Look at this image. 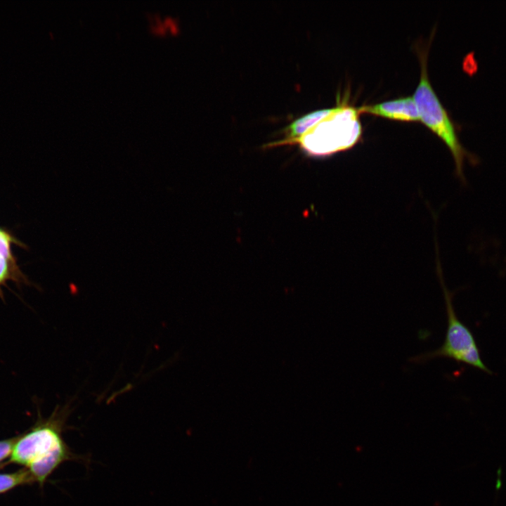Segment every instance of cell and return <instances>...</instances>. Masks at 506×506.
<instances>
[{
  "mask_svg": "<svg viewBox=\"0 0 506 506\" xmlns=\"http://www.w3.org/2000/svg\"><path fill=\"white\" fill-rule=\"evenodd\" d=\"M439 273L447 316V329L443 344L438 349L412 356L409 361L424 364L436 358H450L491 375L481 357L480 350L472 331L458 317L453 304V294L449 292Z\"/></svg>",
  "mask_w": 506,
  "mask_h": 506,
  "instance_id": "obj_3",
  "label": "cell"
},
{
  "mask_svg": "<svg viewBox=\"0 0 506 506\" xmlns=\"http://www.w3.org/2000/svg\"><path fill=\"white\" fill-rule=\"evenodd\" d=\"M333 108L318 110L297 118L284 129V138L266 143L264 148L295 145L306 131L330 114Z\"/></svg>",
  "mask_w": 506,
  "mask_h": 506,
  "instance_id": "obj_6",
  "label": "cell"
},
{
  "mask_svg": "<svg viewBox=\"0 0 506 506\" xmlns=\"http://www.w3.org/2000/svg\"><path fill=\"white\" fill-rule=\"evenodd\" d=\"M34 480L31 473L20 471L14 474H0V493L18 484Z\"/></svg>",
  "mask_w": 506,
  "mask_h": 506,
  "instance_id": "obj_7",
  "label": "cell"
},
{
  "mask_svg": "<svg viewBox=\"0 0 506 506\" xmlns=\"http://www.w3.org/2000/svg\"><path fill=\"white\" fill-rule=\"evenodd\" d=\"M14 441L11 440L0 441V460L6 458L13 450Z\"/></svg>",
  "mask_w": 506,
  "mask_h": 506,
  "instance_id": "obj_10",
  "label": "cell"
},
{
  "mask_svg": "<svg viewBox=\"0 0 506 506\" xmlns=\"http://www.w3.org/2000/svg\"><path fill=\"white\" fill-rule=\"evenodd\" d=\"M11 238L5 231L0 230V258L11 259Z\"/></svg>",
  "mask_w": 506,
  "mask_h": 506,
  "instance_id": "obj_8",
  "label": "cell"
},
{
  "mask_svg": "<svg viewBox=\"0 0 506 506\" xmlns=\"http://www.w3.org/2000/svg\"><path fill=\"white\" fill-rule=\"evenodd\" d=\"M419 58L421 64L420 79L413 97L418 110L420 120L448 147L454 159L456 174L462 181H465L464 160L467 159L470 162L476 163L477 157L469 153L461 144L456 125L431 86L427 74L426 51H420Z\"/></svg>",
  "mask_w": 506,
  "mask_h": 506,
  "instance_id": "obj_2",
  "label": "cell"
},
{
  "mask_svg": "<svg viewBox=\"0 0 506 506\" xmlns=\"http://www.w3.org/2000/svg\"><path fill=\"white\" fill-rule=\"evenodd\" d=\"M69 412L68 406L56 411L48 421L20 439L13 446L11 460L29 466L34 460L65 445L61 432Z\"/></svg>",
  "mask_w": 506,
  "mask_h": 506,
  "instance_id": "obj_4",
  "label": "cell"
},
{
  "mask_svg": "<svg viewBox=\"0 0 506 506\" xmlns=\"http://www.w3.org/2000/svg\"><path fill=\"white\" fill-rule=\"evenodd\" d=\"M8 260L0 258V286L11 278Z\"/></svg>",
  "mask_w": 506,
  "mask_h": 506,
  "instance_id": "obj_9",
  "label": "cell"
},
{
  "mask_svg": "<svg viewBox=\"0 0 506 506\" xmlns=\"http://www.w3.org/2000/svg\"><path fill=\"white\" fill-rule=\"evenodd\" d=\"M359 113H368L391 119L415 122L420 120L418 110L413 97L397 99L364 105L357 108Z\"/></svg>",
  "mask_w": 506,
  "mask_h": 506,
  "instance_id": "obj_5",
  "label": "cell"
},
{
  "mask_svg": "<svg viewBox=\"0 0 506 506\" xmlns=\"http://www.w3.org/2000/svg\"><path fill=\"white\" fill-rule=\"evenodd\" d=\"M357 108L339 105L296 142L311 157H324L353 147L361 135ZM295 144V145H296Z\"/></svg>",
  "mask_w": 506,
  "mask_h": 506,
  "instance_id": "obj_1",
  "label": "cell"
}]
</instances>
